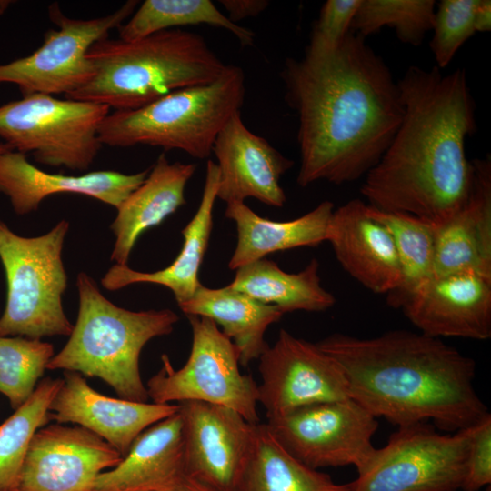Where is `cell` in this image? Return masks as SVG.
<instances>
[{
	"label": "cell",
	"instance_id": "6da1fadb",
	"mask_svg": "<svg viewBox=\"0 0 491 491\" xmlns=\"http://www.w3.org/2000/svg\"><path fill=\"white\" fill-rule=\"evenodd\" d=\"M285 100L298 117L301 187L342 185L380 160L404 115L397 82L365 38L350 31L333 53L287 58Z\"/></svg>",
	"mask_w": 491,
	"mask_h": 491
},
{
	"label": "cell",
	"instance_id": "7a4b0ae2",
	"mask_svg": "<svg viewBox=\"0 0 491 491\" xmlns=\"http://www.w3.org/2000/svg\"><path fill=\"white\" fill-rule=\"evenodd\" d=\"M401 124L360 192L372 205L439 227L468 197L473 165L466 139L476 130V104L466 71L443 75L412 65L397 82Z\"/></svg>",
	"mask_w": 491,
	"mask_h": 491
},
{
	"label": "cell",
	"instance_id": "3957f363",
	"mask_svg": "<svg viewBox=\"0 0 491 491\" xmlns=\"http://www.w3.org/2000/svg\"><path fill=\"white\" fill-rule=\"evenodd\" d=\"M316 344L340 366L349 397L376 418L398 426L431 420L456 432L490 414L474 387L475 361L438 337L393 330Z\"/></svg>",
	"mask_w": 491,
	"mask_h": 491
},
{
	"label": "cell",
	"instance_id": "277c9868",
	"mask_svg": "<svg viewBox=\"0 0 491 491\" xmlns=\"http://www.w3.org/2000/svg\"><path fill=\"white\" fill-rule=\"evenodd\" d=\"M92 78L65 98L134 110L181 88L211 83L226 65L196 33L160 31L125 41L101 39L86 54Z\"/></svg>",
	"mask_w": 491,
	"mask_h": 491
},
{
	"label": "cell",
	"instance_id": "5b68a950",
	"mask_svg": "<svg viewBox=\"0 0 491 491\" xmlns=\"http://www.w3.org/2000/svg\"><path fill=\"white\" fill-rule=\"evenodd\" d=\"M77 320L69 340L50 359L49 370L78 372L98 377L120 398L147 402L146 386L139 371L145 345L172 333L179 317L170 309L131 311L105 298L86 273L77 276Z\"/></svg>",
	"mask_w": 491,
	"mask_h": 491
},
{
	"label": "cell",
	"instance_id": "8992f818",
	"mask_svg": "<svg viewBox=\"0 0 491 491\" xmlns=\"http://www.w3.org/2000/svg\"><path fill=\"white\" fill-rule=\"evenodd\" d=\"M245 81L240 66L226 65L211 83L173 91L137 109L109 113L98 139L102 145H145L205 159L218 133L244 104Z\"/></svg>",
	"mask_w": 491,
	"mask_h": 491
},
{
	"label": "cell",
	"instance_id": "52a82bcc",
	"mask_svg": "<svg viewBox=\"0 0 491 491\" xmlns=\"http://www.w3.org/2000/svg\"><path fill=\"white\" fill-rule=\"evenodd\" d=\"M68 228L62 220L43 235L24 237L0 220V260L7 285L0 336H70L74 325L62 305L67 286L62 250Z\"/></svg>",
	"mask_w": 491,
	"mask_h": 491
},
{
	"label": "cell",
	"instance_id": "ba28073f",
	"mask_svg": "<svg viewBox=\"0 0 491 491\" xmlns=\"http://www.w3.org/2000/svg\"><path fill=\"white\" fill-rule=\"evenodd\" d=\"M109 113L108 105L94 102L23 95L0 105V138L38 164L86 171L102 147L98 128Z\"/></svg>",
	"mask_w": 491,
	"mask_h": 491
},
{
	"label": "cell",
	"instance_id": "9c48e42d",
	"mask_svg": "<svg viewBox=\"0 0 491 491\" xmlns=\"http://www.w3.org/2000/svg\"><path fill=\"white\" fill-rule=\"evenodd\" d=\"M187 318L192 328L188 359L175 369L168 356L162 355V367L145 386L149 398L155 404L201 401L223 406L258 424V385L240 372L236 346L210 318Z\"/></svg>",
	"mask_w": 491,
	"mask_h": 491
},
{
	"label": "cell",
	"instance_id": "30bf717a",
	"mask_svg": "<svg viewBox=\"0 0 491 491\" xmlns=\"http://www.w3.org/2000/svg\"><path fill=\"white\" fill-rule=\"evenodd\" d=\"M471 430L442 435L426 422L399 426L348 483L349 491H458Z\"/></svg>",
	"mask_w": 491,
	"mask_h": 491
},
{
	"label": "cell",
	"instance_id": "8fae6325",
	"mask_svg": "<svg viewBox=\"0 0 491 491\" xmlns=\"http://www.w3.org/2000/svg\"><path fill=\"white\" fill-rule=\"evenodd\" d=\"M138 3L129 0L107 15L90 19L68 17L54 3L49 16L58 28L46 31L43 44L31 55L0 65V84L17 85L23 95L66 96L78 90L94 75L86 57L90 47L121 26Z\"/></svg>",
	"mask_w": 491,
	"mask_h": 491
},
{
	"label": "cell",
	"instance_id": "7c38bea8",
	"mask_svg": "<svg viewBox=\"0 0 491 491\" xmlns=\"http://www.w3.org/2000/svg\"><path fill=\"white\" fill-rule=\"evenodd\" d=\"M266 424L291 456L314 469L354 466L358 472L376 449V417L350 397L308 405Z\"/></svg>",
	"mask_w": 491,
	"mask_h": 491
},
{
	"label": "cell",
	"instance_id": "4fadbf2b",
	"mask_svg": "<svg viewBox=\"0 0 491 491\" xmlns=\"http://www.w3.org/2000/svg\"><path fill=\"white\" fill-rule=\"evenodd\" d=\"M258 403L267 419L297 408L349 397L338 363L317 344L280 329L276 343L258 358Z\"/></svg>",
	"mask_w": 491,
	"mask_h": 491
},
{
	"label": "cell",
	"instance_id": "5bb4252c",
	"mask_svg": "<svg viewBox=\"0 0 491 491\" xmlns=\"http://www.w3.org/2000/svg\"><path fill=\"white\" fill-rule=\"evenodd\" d=\"M185 473L218 491H235L250 458L257 424L226 406L179 404Z\"/></svg>",
	"mask_w": 491,
	"mask_h": 491
},
{
	"label": "cell",
	"instance_id": "9a60e30c",
	"mask_svg": "<svg viewBox=\"0 0 491 491\" xmlns=\"http://www.w3.org/2000/svg\"><path fill=\"white\" fill-rule=\"evenodd\" d=\"M122 459L82 426H45L31 441L14 491H95L97 476Z\"/></svg>",
	"mask_w": 491,
	"mask_h": 491
},
{
	"label": "cell",
	"instance_id": "2e32d148",
	"mask_svg": "<svg viewBox=\"0 0 491 491\" xmlns=\"http://www.w3.org/2000/svg\"><path fill=\"white\" fill-rule=\"evenodd\" d=\"M406 318L433 337H491V278L473 272L433 276L400 303Z\"/></svg>",
	"mask_w": 491,
	"mask_h": 491
},
{
	"label": "cell",
	"instance_id": "e0dca14e",
	"mask_svg": "<svg viewBox=\"0 0 491 491\" xmlns=\"http://www.w3.org/2000/svg\"><path fill=\"white\" fill-rule=\"evenodd\" d=\"M212 153L219 170L217 198L228 204L253 197L273 207L284 206L286 196L280 178L294 162L252 133L240 111L218 133Z\"/></svg>",
	"mask_w": 491,
	"mask_h": 491
},
{
	"label": "cell",
	"instance_id": "ac0fdd59",
	"mask_svg": "<svg viewBox=\"0 0 491 491\" xmlns=\"http://www.w3.org/2000/svg\"><path fill=\"white\" fill-rule=\"evenodd\" d=\"M179 405L130 401L104 396L78 372L65 371L49 406L50 420L74 423L98 436L124 457L146 428L174 415Z\"/></svg>",
	"mask_w": 491,
	"mask_h": 491
},
{
	"label": "cell",
	"instance_id": "d6986e66",
	"mask_svg": "<svg viewBox=\"0 0 491 491\" xmlns=\"http://www.w3.org/2000/svg\"><path fill=\"white\" fill-rule=\"evenodd\" d=\"M341 266L376 294H390L402 284V270L393 238L366 212V204L353 199L334 209L326 233Z\"/></svg>",
	"mask_w": 491,
	"mask_h": 491
},
{
	"label": "cell",
	"instance_id": "ffe728a7",
	"mask_svg": "<svg viewBox=\"0 0 491 491\" xmlns=\"http://www.w3.org/2000/svg\"><path fill=\"white\" fill-rule=\"evenodd\" d=\"M148 172L126 175L101 170L80 175L50 174L31 164L25 155L9 150L0 154V193L9 198L19 215L35 211L45 197L56 194L87 195L117 209L145 181Z\"/></svg>",
	"mask_w": 491,
	"mask_h": 491
},
{
	"label": "cell",
	"instance_id": "44dd1931",
	"mask_svg": "<svg viewBox=\"0 0 491 491\" xmlns=\"http://www.w3.org/2000/svg\"><path fill=\"white\" fill-rule=\"evenodd\" d=\"M473 179L467 199L436 228L435 276L473 272L491 278V161H472Z\"/></svg>",
	"mask_w": 491,
	"mask_h": 491
},
{
	"label": "cell",
	"instance_id": "7402d4cb",
	"mask_svg": "<svg viewBox=\"0 0 491 491\" xmlns=\"http://www.w3.org/2000/svg\"><path fill=\"white\" fill-rule=\"evenodd\" d=\"M218 185L217 165L209 159L200 204L193 218L182 230V249L171 265L156 272L145 273L134 270L127 265L115 264L101 279L102 286L115 291L132 284L152 283L167 287L177 305L192 298L202 285L198 274L210 240Z\"/></svg>",
	"mask_w": 491,
	"mask_h": 491
},
{
	"label": "cell",
	"instance_id": "603a6c76",
	"mask_svg": "<svg viewBox=\"0 0 491 491\" xmlns=\"http://www.w3.org/2000/svg\"><path fill=\"white\" fill-rule=\"evenodd\" d=\"M195 169L194 164L170 163L164 153L158 156L145 181L117 208L111 225L115 264L127 265L138 237L186 203L185 189Z\"/></svg>",
	"mask_w": 491,
	"mask_h": 491
},
{
	"label": "cell",
	"instance_id": "cb8c5ba5",
	"mask_svg": "<svg viewBox=\"0 0 491 491\" xmlns=\"http://www.w3.org/2000/svg\"><path fill=\"white\" fill-rule=\"evenodd\" d=\"M185 473L180 411L152 425L133 442L121 462L101 473L95 491H140Z\"/></svg>",
	"mask_w": 491,
	"mask_h": 491
},
{
	"label": "cell",
	"instance_id": "d4e9b609",
	"mask_svg": "<svg viewBox=\"0 0 491 491\" xmlns=\"http://www.w3.org/2000/svg\"><path fill=\"white\" fill-rule=\"evenodd\" d=\"M334 204L328 200L290 221H273L255 213L245 202L226 204L225 217L235 224L237 241L228 267L232 270L266 256L326 241Z\"/></svg>",
	"mask_w": 491,
	"mask_h": 491
},
{
	"label": "cell",
	"instance_id": "484cf974",
	"mask_svg": "<svg viewBox=\"0 0 491 491\" xmlns=\"http://www.w3.org/2000/svg\"><path fill=\"white\" fill-rule=\"evenodd\" d=\"M178 306L186 316H205L219 325L239 350L244 366L268 347L265 333L285 315L279 307L256 301L229 285L220 288L201 285L192 298Z\"/></svg>",
	"mask_w": 491,
	"mask_h": 491
},
{
	"label": "cell",
	"instance_id": "4316f807",
	"mask_svg": "<svg viewBox=\"0 0 491 491\" xmlns=\"http://www.w3.org/2000/svg\"><path fill=\"white\" fill-rule=\"evenodd\" d=\"M318 270L316 258L298 273H287L276 262L262 258L237 268L229 286L285 314L322 312L332 307L336 298L322 286Z\"/></svg>",
	"mask_w": 491,
	"mask_h": 491
},
{
	"label": "cell",
	"instance_id": "83f0119b",
	"mask_svg": "<svg viewBox=\"0 0 491 491\" xmlns=\"http://www.w3.org/2000/svg\"><path fill=\"white\" fill-rule=\"evenodd\" d=\"M235 491H349V487L296 459L266 423H258L252 453Z\"/></svg>",
	"mask_w": 491,
	"mask_h": 491
},
{
	"label": "cell",
	"instance_id": "f1b7e54d",
	"mask_svg": "<svg viewBox=\"0 0 491 491\" xmlns=\"http://www.w3.org/2000/svg\"><path fill=\"white\" fill-rule=\"evenodd\" d=\"M367 214L386 227L399 258L402 284L387 295V304L398 308L402 300L434 273L436 228L402 212H387L366 205Z\"/></svg>",
	"mask_w": 491,
	"mask_h": 491
},
{
	"label": "cell",
	"instance_id": "f546056e",
	"mask_svg": "<svg viewBox=\"0 0 491 491\" xmlns=\"http://www.w3.org/2000/svg\"><path fill=\"white\" fill-rule=\"evenodd\" d=\"M207 25L232 33L242 46H252L255 33L231 22L210 0H145L126 23L119 38L131 41L179 26Z\"/></svg>",
	"mask_w": 491,
	"mask_h": 491
},
{
	"label": "cell",
	"instance_id": "4dcf8cb0",
	"mask_svg": "<svg viewBox=\"0 0 491 491\" xmlns=\"http://www.w3.org/2000/svg\"><path fill=\"white\" fill-rule=\"evenodd\" d=\"M63 379L41 380L32 396L0 425V491H14L31 441L50 420L49 406Z\"/></svg>",
	"mask_w": 491,
	"mask_h": 491
},
{
	"label": "cell",
	"instance_id": "1f68e13d",
	"mask_svg": "<svg viewBox=\"0 0 491 491\" xmlns=\"http://www.w3.org/2000/svg\"><path fill=\"white\" fill-rule=\"evenodd\" d=\"M436 7L434 0H361L350 31L365 38L389 26L399 41L417 46L432 30Z\"/></svg>",
	"mask_w": 491,
	"mask_h": 491
},
{
	"label": "cell",
	"instance_id": "d6a6232c",
	"mask_svg": "<svg viewBox=\"0 0 491 491\" xmlns=\"http://www.w3.org/2000/svg\"><path fill=\"white\" fill-rule=\"evenodd\" d=\"M54 356L52 344L21 336H0V393L12 408L21 406L34 393Z\"/></svg>",
	"mask_w": 491,
	"mask_h": 491
},
{
	"label": "cell",
	"instance_id": "836d02e7",
	"mask_svg": "<svg viewBox=\"0 0 491 491\" xmlns=\"http://www.w3.org/2000/svg\"><path fill=\"white\" fill-rule=\"evenodd\" d=\"M478 1L442 0L436 5L430 42L436 67L447 66L462 45L476 33Z\"/></svg>",
	"mask_w": 491,
	"mask_h": 491
},
{
	"label": "cell",
	"instance_id": "e575fe53",
	"mask_svg": "<svg viewBox=\"0 0 491 491\" xmlns=\"http://www.w3.org/2000/svg\"><path fill=\"white\" fill-rule=\"evenodd\" d=\"M361 0H327L312 27L305 56L318 58L336 51L350 32Z\"/></svg>",
	"mask_w": 491,
	"mask_h": 491
},
{
	"label": "cell",
	"instance_id": "d590c367",
	"mask_svg": "<svg viewBox=\"0 0 491 491\" xmlns=\"http://www.w3.org/2000/svg\"><path fill=\"white\" fill-rule=\"evenodd\" d=\"M491 482V415L472 426L463 491H478Z\"/></svg>",
	"mask_w": 491,
	"mask_h": 491
},
{
	"label": "cell",
	"instance_id": "8d00e7d4",
	"mask_svg": "<svg viewBox=\"0 0 491 491\" xmlns=\"http://www.w3.org/2000/svg\"><path fill=\"white\" fill-rule=\"evenodd\" d=\"M219 3L226 10L228 19L235 24L257 16L269 5L267 0H220Z\"/></svg>",
	"mask_w": 491,
	"mask_h": 491
},
{
	"label": "cell",
	"instance_id": "74e56055",
	"mask_svg": "<svg viewBox=\"0 0 491 491\" xmlns=\"http://www.w3.org/2000/svg\"><path fill=\"white\" fill-rule=\"evenodd\" d=\"M140 491H218V490L184 473L165 484L159 485L152 488L140 490Z\"/></svg>",
	"mask_w": 491,
	"mask_h": 491
},
{
	"label": "cell",
	"instance_id": "f35d334b",
	"mask_svg": "<svg viewBox=\"0 0 491 491\" xmlns=\"http://www.w3.org/2000/svg\"><path fill=\"white\" fill-rule=\"evenodd\" d=\"M476 32L491 30V1L479 0L475 12Z\"/></svg>",
	"mask_w": 491,
	"mask_h": 491
},
{
	"label": "cell",
	"instance_id": "ab89813d",
	"mask_svg": "<svg viewBox=\"0 0 491 491\" xmlns=\"http://www.w3.org/2000/svg\"><path fill=\"white\" fill-rule=\"evenodd\" d=\"M12 3L13 1L10 0H0V15L7 10Z\"/></svg>",
	"mask_w": 491,
	"mask_h": 491
},
{
	"label": "cell",
	"instance_id": "60d3db41",
	"mask_svg": "<svg viewBox=\"0 0 491 491\" xmlns=\"http://www.w3.org/2000/svg\"><path fill=\"white\" fill-rule=\"evenodd\" d=\"M9 150H12V148L7 144L0 143V154Z\"/></svg>",
	"mask_w": 491,
	"mask_h": 491
},
{
	"label": "cell",
	"instance_id": "b9f144b4",
	"mask_svg": "<svg viewBox=\"0 0 491 491\" xmlns=\"http://www.w3.org/2000/svg\"><path fill=\"white\" fill-rule=\"evenodd\" d=\"M486 491H491V488H490V485H489V486H487V487H486Z\"/></svg>",
	"mask_w": 491,
	"mask_h": 491
}]
</instances>
